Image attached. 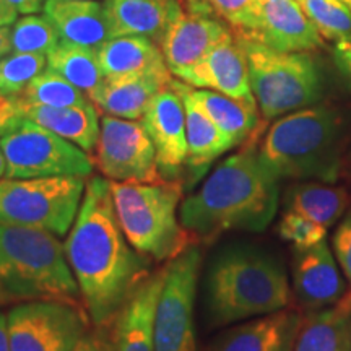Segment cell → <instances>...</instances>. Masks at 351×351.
Returning <instances> with one entry per match:
<instances>
[{"label":"cell","mask_w":351,"mask_h":351,"mask_svg":"<svg viewBox=\"0 0 351 351\" xmlns=\"http://www.w3.org/2000/svg\"><path fill=\"white\" fill-rule=\"evenodd\" d=\"M189 93L208 117L219 127V130L234 143V147L256 140L261 127L257 104L245 103L213 90L194 88L189 85Z\"/></svg>","instance_id":"26"},{"label":"cell","mask_w":351,"mask_h":351,"mask_svg":"<svg viewBox=\"0 0 351 351\" xmlns=\"http://www.w3.org/2000/svg\"><path fill=\"white\" fill-rule=\"evenodd\" d=\"M302 317L295 311L254 317L218 337L207 351H293Z\"/></svg>","instance_id":"19"},{"label":"cell","mask_w":351,"mask_h":351,"mask_svg":"<svg viewBox=\"0 0 351 351\" xmlns=\"http://www.w3.org/2000/svg\"><path fill=\"white\" fill-rule=\"evenodd\" d=\"M75 351H116L114 341L106 339L103 333H85Z\"/></svg>","instance_id":"39"},{"label":"cell","mask_w":351,"mask_h":351,"mask_svg":"<svg viewBox=\"0 0 351 351\" xmlns=\"http://www.w3.org/2000/svg\"><path fill=\"white\" fill-rule=\"evenodd\" d=\"M333 60H335L337 69L351 88V41L335 43L333 47Z\"/></svg>","instance_id":"38"},{"label":"cell","mask_w":351,"mask_h":351,"mask_svg":"<svg viewBox=\"0 0 351 351\" xmlns=\"http://www.w3.org/2000/svg\"><path fill=\"white\" fill-rule=\"evenodd\" d=\"M104 78L158 75L171 78L160 46L143 36H117L96 47Z\"/></svg>","instance_id":"22"},{"label":"cell","mask_w":351,"mask_h":351,"mask_svg":"<svg viewBox=\"0 0 351 351\" xmlns=\"http://www.w3.org/2000/svg\"><path fill=\"white\" fill-rule=\"evenodd\" d=\"M10 2L15 5L19 13H23V15H34V13L43 12L46 0H10Z\"/></svg>","instance_id":"41"},{"label":"cell","mask_w":351,"mask_h":351,"mask_svg":"<svg viewBox=\"0 0 351 351\" xmlns=\"http://www.w3.org/2000/svg\"><path fill=\"white\" fill-rule=\"evenodd\" d=\"M293 291L309 313L339 304L345 296L343 271L327 239L313 247L295 249Z\"/></svg>","instance_id":"14"},{"label":"cell","mask_w":351,"mask_h":351,"mask_svg":"<svg viewBox=\"0 0 351 351\" xmlns=\"http://www.w3.org/2000/svg\"><path fill=\"white\" fill-rule=\"evenodd\" d=\"M109 182L117 221L135 251L168 263L194 245L179 218L181 181Z\"/></svg>","instance_id":"6"},{"label":"cell","mask_w":351,"mask_h":351,"mask_svg":"<svg viewBox=\"0 0 351 351\" xmlns=\"http://www.w3.org/2000/svg\"><path fill=\"white\" fill-rule=\"evenodd\" d=\"M12 52V28L0 26V59Z\"/></svg>","instance_id":"42"},{"label":"cell","mask_w":351,"mask_h":351,"mask_svg":"<svg viewBox=\"0 0 351 351\" xmlns=\"http://www.w3.org/2000/svg\"><path fill=\"white\" fill-rule=\"evenodd\" d=\"M43 12L65 41L96 49L112 39L103 3L95 0H46Z\"/></svg>","instance_id":"23"},{"label":"cell","mask_w":351,"mask_h":351,"mask_svg":"<svg viewBox=\"0 0 351 351\" xmlns=\"http://www.w3.org/2000/svg\"><path fill=\"white\" fill-rule=\"evenodd\" d=\"M200 267L202 252L197 245L165 265L155 317V351H197L194 307Z\"/></svg>","instance_id":"10"},{"label":"cell","mask_w":351,"mask_h":351,"mask_svg":"<svg viewBox=\"0 0 351 351\" xmlns=\"http://www.w3.org/2000/svg\"><path fill=\"white\" fill-rule=\"evenodd\" d=\"M0 351H12L10 348V337H8L7 315L0 313Z\"/></svg>","instance_id":"43"},{"label":"cell","mask_w":351,"mask_h":351,"mask_svg":"<svg viewBox=\"0 0 351 351\" xmlns=\"http://www.w3.org/2000/svg\"><path fill=\"white\" fill-rule=\"evenodd\" d=\"M327 228L302 217L300 213L285 210L278 223V234L293 249H307L327 239Z\"/></svg>","instance_id":"35"},{"label":"cell","mask_w":351,"mask_h":351,"mask_svg":"<svg viewBox=\"0 0 351 351\" xmlns=\"http://www.w3.org/2000/svg\"><path fill=\"white\" fill-rule=\"evenodd\" d=\"M25 117L46 127L47 130L54 132L59 137L75 143L86 153L93 152L98 145L101 121L98 109L93 103L69 108L25 104Z\"/></svg>","instance_id":"25"},{"label":"cell","mask_w":351,"mask_h":351,"mask_svg":"<svg viewBox=\"0 0 351 351\" xmlns=\"http://www.w3.org/2000/svg\"><path fill=\"white\" fill-rule=\"evenodd\" d=\"M165 283V269L153 271L140 283L114 319L116 351H155L156 306Z\"/></svg>","instance_id":"18"},{"label":"cell","mask_w":351,"mask_h":351,"mask_svg":"<svg viewBox=\"0 0 351 351\" xmlns=\"http://www.w3.org/2000/svg\"><path fill=\"white\" fill-rule=\"evenodd\" d=\"M231 32L225 21L217 16L184 10L158 46L163 52L169 72L179 78Z\"/></svg>","instance_id":"17"},{"label":"cell","mask_w":351,"mask_h":351,"mask_svg":"<svg viewBox=\"0 0 351 351\" xmlns=\"http://www.w3.org/2000/svg\"><path fill=\"white\" fill-rule=\"evenodd\" d=\"M171 86L182 96L186 109V134H187V184L194 186L200 181L215 160L225 155L234 143L219 130V127L210 119L208 114L195 103L189 85L181 80H171Z\"/></svg>","instance_id":"21"},{"label":"cell","mask_w":351,"mask_h":351,"mask_svg":"<svg viewBox=\"0 0 351 351\" xmlns=\"http://www.w3.org/2000/svg\"><path fill=\"white\" fill-rule=\"evenodd\" d=\"M98 169L112 182L161 181L156 152L142 121L121 119L104 114L101 117L96 145Z\"/></svg>","instance_id":"12"},{"label":"cell","mask_w":351,"mask_h":351,"mask_svg":"<svg viewBox=\"0 0 351 351\" xmlns=\"http://www.w3.org/2000/svg\"><path fill=\"white\" fill-rule=\"evenodd\" d=\"M186 12L223 20L234 33H251L261 15L262 0H181Z\"/></svg>","instance_id":"31"},{"label":"cell","mask_w":351,"mask_h":351,"mask_svg":"<svg viewBox=\"0 0 351 351\" xmlns=\"http://www.w3.org/2000/svg\"><path fill=\"white\" fill-rule=\"evenodd\" d=\"M47 56L34 52H12L0 59L3 95L20 96L43 70H46Z\"/></svg>","instance_id":"34"},{"label":"cell","mask_w":351,"mask_h":351,"mask_svg":"<svg viewBox=\"0 0 351 351\" xmlns=\"http://www.w3.org/2000/svg\"><path fill=\"white\" fill-rule=\"evenodd\" d=\"M5 171H7V165H5V156H3L2 148H0V179L5 178Z\"/></svg>","instance_id":"44"},{"label":"cell","mask_w":351,"mask_h":351,"mask_svg":"<svg viewBox=\"0 0 351 351\" xmlns=\"http://www.w3.org/2000/svg\"><path fill=\"white\" fill-rule=\"evenodd\" d=\"M333 254H335L337 262H339L341 271H343L345 280L350 285L346 289L345 296L341 298L339 306L343 309L351 311V210L341 219L335 234H333Z\"/></svg>","instance_id":"36"},{"label":"cell","mask_w":351,"mask_h":351,"mask_svg":"<svg viewBox=\"0 0 351 351\" xmlns=\"http://www.w3.org/2000/svg\"><path fill=\"white\" fill-rule=\"evenodd\" d=\"M205 289L215 327L278 313L291 301L283 263L254 245H231L219 252L208 267Z\"/></svg>","instance_id":"3"},{"label":"cell","mask_w":351,"mask_h":351,"mask_svg":"<svg viewBox=\"0 0 351 351\" xmlns=\"http://www.w3.org/2000/svg\"><path fill=\"white\" fill-rule=\"evenodd\" d=\"M293 351H351V311L335 304L307 314Z\"/></svg>","instance_id":"27"},{"label":"cell","mask_w":351,"mask_h":351,"mask_svg":"<svg viewBox=\"0 0 351 351\" xmlns=\"http://www.w3.org/2000/svg\"><path fill=\"white\" fill-rule=\"evenodd\" d=\"M258 160L278 181L335 184L341 173V119L314 106L278 117L257 147Z\"/></svg>","instance_id":"4"},{"label":"cell","mask_w":351,"mask_h":351,"mask_svg":"<svg viewBox=\"0 0 351 351\" xmlns=\"http://www.w3.org/2000/svg\"><path fill=\"white\" fill-rule=\"evenodd\" d=\"M10 300H13V298L8 295L7 289L2 287V283H0V304H3V302H7V301H10Z\"/></svg>","instance_id":"45"},{"label":"cell","mask_w":351,"mask_h":351,"mask_svg":"<svg viewBox=\"0 0 351 351\" xmlns=\"http://www.w3.org/2000/svg\"><path fill=\"white\" fill-rule=\"evenodd\" d=\"M64 249L88 317L101 330L152 274L150 258L135 251L117 221L111 182L99 176L86 181Z\"/></svg>","instance_id":"1"},{"label":"cell","mask_w":351,"mask_h":351,"mask_svg":"<svg viewBox=\"0 0 351 351\" xmlns=\"http://www.w3.org/2000/svg\"><path fill=\"white\" fill-rule=\"evenodd\" d=\"M25 104L20 96L0 95V138L23 124Z\"/></svg>","instance_id":"37"},{"label":"cell","mask_w":351,"mask_h":351,"mask_svg":"<svg viewBox=\"0 0 351 351\" xmlns=\"http://www.w3.org/2000/svg\"><path fill=\"white\" fill-rule=\"evenodd\" d=\"M0 148L5 156L8 179L67 176L88 179L95 169L90 153L28 119L0 138Z\"/></svg>","instance_id":"9"},{"label":"cell","mask_w":351,"mask_h":351,"mask_svg":"<svg viewBox=\"0 0 351 351\" xmlns=\"http://www.w3.org/2000/svg\"><path fill=\"white\" fill-rule=\"evenodd\" d=\"M60 41L56 26L46 16L25 15L12 28V51L49 54Z\"/></svg>","instance_id":"33"},{"label":"cell","mask_w":351,"mask_h":351,"mask_svg":"<svg viewBox=\"0 0 351 351\" xmlns=\"http://www.w3.org/2000/svg\"><path fill=\"white\" fill-rule=\"evenodd\" d=\"M0 95H3V91H2V77H0Z\"/></svg>","instance_id":"47"},{"label":"cell","mask_w":351,"mask_h":351,"mask_svg":"<svg viewBox=\"0 0 351 351\" xmlns=\"http://www.w3.org/2000/svg\"><path fill=\"white\" fill-rule=\"evenodd\" d=\"M320 36L328 41H351V12L337 0H296Z\"/></svg>","instance_id":"32"},{"label":"cell","mask_w":351,"mask_h":351,"mask_svg":"<svg viewBox=\"0 0 351 351\" xmlns=\"http://www.w3.org/2000/svg\"><path fill=\"white\" fill-rule=\"evenodd\" d=\"M194 88H205L231 98L257 104L249 80L247 57L234 33L210 49L194 67L178 78Z\"/></svg>","instance_id":"15"},{"label":"cell","mask_w":351,"mask_h":351,"mask_svg":"<svg viewBox=\"0 0 351 351\" xmlns=\"http://www.w3.org/2000/svg\"><path fill=\"white\" fill-rule=\"evenodd\" d=\"M19 20V10L10 0H0V26H12Z\"/></svg>","instance_id":"40"},{"label":"cell","mask_w":351,"mask_h":351,"mask_svg":"<svg viewBox=\"0 0 351 351\" xmlns=\"http://www.w3.org/2000/svg\"><path fill=\"white\" fill-rule=\"evenodd\" d=\"M85 307L60 301H28L7 314L12 351H75L86 333Z\"/></svg>","instance_id":"11"},{"label":"cell","mask_w":351,"mask_h":351,"mask_svg":"<svg viewBox=\"0 0 351 351\" xmlns=\"http://www.w3.org/2000/svg\"><path fill=\"white\" fill-rule=\"evenodd\" d=\"M54 232L0 225V283L13 300L83 306L80 288Z\"/></svg>","instance_id":"5"},{"label":"cell","mask_w":351,"mask_h":351,"mask_svg":"<svg viewBox=\"0 0 351 351\" xmlns=\"http://www.w3.org/2000/svg\"><path fill=\"white\" fill-rule=\"evenodd\" d=\"M280 205V181L258 160L254 142L219 163L182 200L179 218L194 239L212 243L230 231H265Z\"/></svg>","instance_id":"2"},{"label":"cell","mask_w":351,"mask_h":351,"mask_svg":"<svg viewBox=\"0 0 351 351\" xmlns=\"http://www.w3.org/2000/svg\"><path fill=\"white\" fill-rule=\"evenodd\" d=\"M171 80L173 78L158 75L104 78L98 93L91 98V103L108 116L142 121L153 98L168 86Z\"/></svg>","instance_id":"24"},{"label":"cell","mask_w":351,"mask_h":351,"mask_svg":"<svg viewBox=\"0 0 351 351\" xmlns=\"http://www.w3.org/2000/svg\"><path fill=\"white\" fill-rule=\"evenodd\" d=\"M86 179H0V225L38 228L62 238L80 210Z\"/></svg>","instance_id":"8"},{"label":"cell","mask_w":351,"mask_h":351,"mask_svg":"<svg viewBox=\"0 0 351 351\" xmlns=\"http://www.w3.org/2000/svg\"><path fill=\"white\" fill-rule=\"evenodd\" d=\"M337 2H340L341 5H345L351 12V0H337Z\"/></svg>","instance_id":"46"},{"label":"cell","mask_w":351,"mask_h":351,"mask_svg":"<svg viewBox=\"0 0 351 351\" xmlns=\"http://www.w3.org/2000/svg\"><path fill=\"white\" fill-rule=\"evenodd\" d=\"M156 152V163L165 181H179L187 165L186 109L182 96L171 83L158 93L142 117Z\"/></svg>","instance_id":"13"},{"label":"cell","mask_w":351,"mask_h":351,"mask_svg":"<svg viewBox=\"0 0 351 351\" xmlns=\"http://www.w3.org/2000/svg\"><path fill=\"white\" fill-rule=\"evenodd\" d=\"M103 7L112 38L143 36L156 44L184 13L181 0H104Z\"/></svg>","instance_id":"20"},{"label":"cell","mask_w":351,"mask_h":351,"mask_svg":"<svg viewBox=\"0 0 351 351\" xmlns=\"http://www.w3.org/2000/svg\"><path fill=\"white\" fill-rule=\"evenodd\" d=\"M236 36L247 57L249 80L263 119H278L319 103L324 80L309 52L275 51L254 39Z\"/></svg>","instance_id":"7"},{"label":"cell","mask_w":351,"mask_h":351,"mask_svg":"<svg viewBox=\"0 0 351 351\" xmlns=\"http://www.w3.org/2000/svg\"><path fill=\"white\" fill-rule=\"evenodd\" d=\"M47 69L62 75L88 98H93L104 82L98 52L95 47L82 46L60 39L59 44L47 54Z\"/></svg>","instance_id":"29"},{"label":"cell","mask_w":351,"mask_h":351,"mask_svg":"<svg viewBox=\"0 0 351 351\" xmlns=\"http://www.w3.org/2000/svg\"><path fill=\"white\" fill-rule=\"evenodd\" d=\"M236 34L282 52H311L324 41L296 0H262L256 29Z\"/></svg>","instance_id":"16"},{"label":"cell","mask_w":351,"mask_h":351,"mask_svg":"<svg viewBox=\"0 0 351 351\" xmlns=\"http://www.w3.org/2000/svg\"><path fill=\"white\" fill-rule=\"evenodd\" d=\"M25 104L34 106H49V108H69L82 106L91 103L82 90L65 80L62 75L56 73L54 70L46 69L36 78L29 82L20 95Z\"/></svg>","instance_id":"30"},{"label":"cell","mask_w":351,"mask_h":351,"mask_svg":"<svg viewBox=\"0 0 351 351\" xmlns=\"http://www.w3.org/2000/svg\"><path fill=\"white\" fill-rule=\"evenodd\" d=\"M348 192L328 182L302 181L288 189L285 208L313 219L327 230L345 213Z\"/></svg>","instance_id":"28"}]
</instances>
